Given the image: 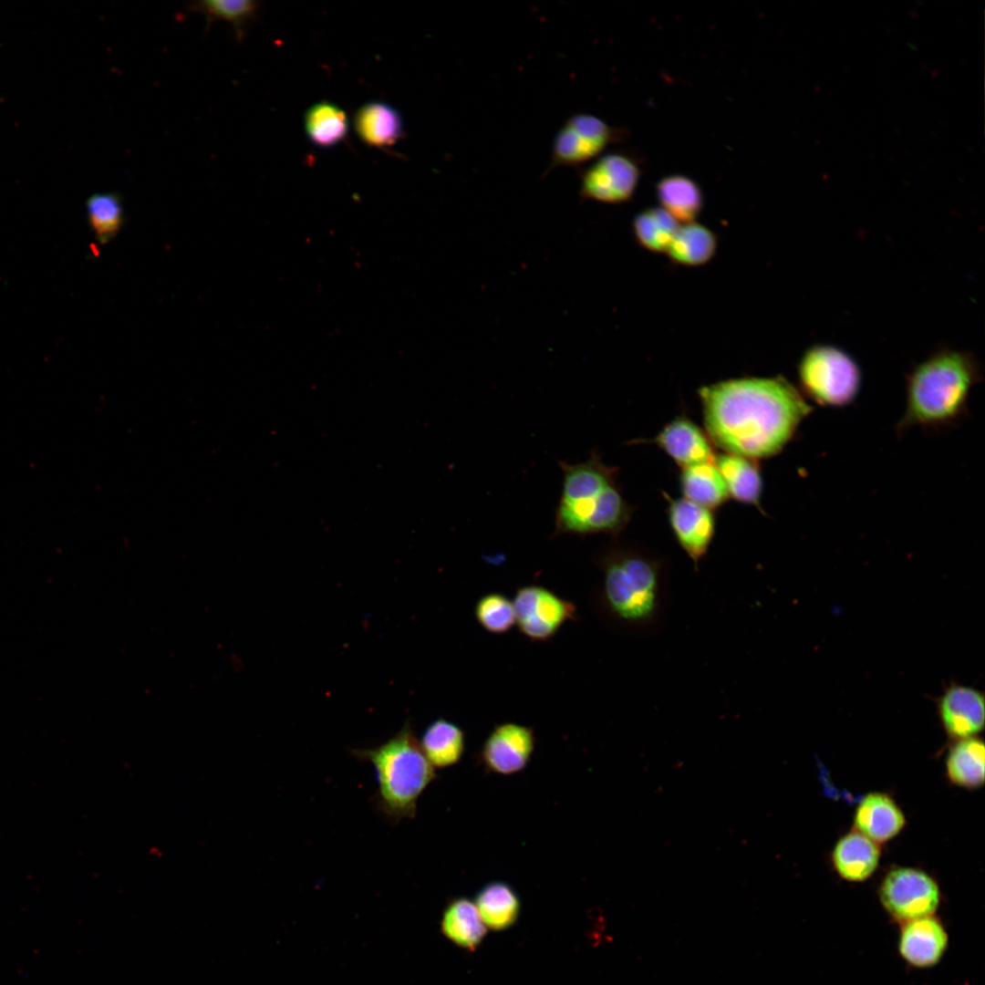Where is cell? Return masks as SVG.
Returning a JSON list of instances; mask_svg holds the SVG:
<instances>
[{
  "mask_svg": "<svg viewBox=\"0 0 985 985\" xmlns=\"http://www.w3.org/2000/svg\"><path fill=\"white\" fill-rule=\"evenodd\" d=\"M698 394L710 441L756 461L781 452L814 409L782 375L721 380Z\"/></svg>",
  "mask_w": 985,
  "mask_h": 985,
  "instance_id": "obj_1",
  "label": "cell"
},
{
  "mask_svg": "<svg viewBox=\"0 0 985 985\" xmlns=\"http://www.w3.org/2000/svg\"><path fill=\"white\" fill-rule=\"evenodd\" d=\"M599 582L592 605L606 625L627 634L649 633L666 602L663 560L638 547L612 542L596 555Z\"/></svg>",
  "mask_w": 985,
  "mask_h": 985,
  "instance_id": "obj_2",
  "label": "cell"
},
{
  "mask_svg": "<svg viewBox=\"0 0 985 985\" xmlns=\"http://www.w3.org/2000/svg\"><path fill=\"white\" fill-rule=\"evenodd\" d=\"M983 378L978 359L969 352L943 349L917 364L907 376L904 413L895 430L939 431L969 416L971 389Z\"/></svg>",
  "mask_w": 985,
  "mask_h": 985,
  "instance_id": "obj_3",
  "label": "cell"
},
{
  "mask_svg": "<svg viewBox=\"0 0 985 985\" xmlns=\"http://www.w3.org/2000/svg\"><path fill=\"white\" fill-rule=\"evenodd\" d=\"M351 752L374 767L379 812L392 822L415 817L418 800L436 773L410 723L382 744Z\"/></svg>",
  "mask_w": 985,
  "mask_h": 985,
  "instance_id": "obj_4",
  "label": "cell"
},
{
  "mask_svg": "<svg viewBox=\"0 0 985 985\" xmlns=\"http://www.w3.org/2000/svg\"><path fill=\"white\" fill-rule=\"evenodd\" d=\"M800 391L808 400L825 408H844L857 398L862 373L845 351L830 345H815L801 358L798 367Z\"/></svg>",
  "mask_w": 985,
  "mask_h": 985,
  "instance_id": "obj_5",
  "label": "cell"
},
{
  "mask_svg": "<svg viewBox=\"0 0 985 985\" xmlns=\"http://www.w3.org/2000/svg\"><path fill=\"white\" fill-rule=\"evenodd\" d=\"M632 508L618 482L602 493L573 502H560L555 514L554 535H617L631 518Z\"/></svg>",
  "mask_w": 985,
  "mask_h": 985,
  "instance_id": "obj_6",
  "label": "cell"
},
{
  "mask_svg": "<svg viewBox=\"0 0 985 985\" xmlns=\"http://www.w3.org/2000/svg\"><path fill=\"white\" fill-rule=\"evenodd\" d=\"M885 911L900 924L934 915L940 905V888L926 871L896 866L883 876L877 889Z\"/></svg>",
  "mask_w": 985,
  "mask_h": 985,
  "instance_id": "obj_7",
  "label": "cell"
},
{
  "mask_svg": "<svg viewBox=\"0 0 985 985\" xmlns=\"http://www.w3.org/2000/svg\"><path fill=\"white\" fill-rule=\"evenodd\" d=\"M621 139L620 130L595 115L584 112L571 115L555 136L547 171L559 167L579 170Z\"/></svg>",
  "mask_w": 985,
  "mask_h": 985,
  "instance_id": "obj_8",
  "label": "cell"
},
{
  "mask_svg": "<svg viewBox=\"0 0 985 985\" xmlns=\"http://www.w3.org/2000/svg\"><path fill=\"white\" fill-rule=\"evenodd\" d=\"M638 161L625 151H612L578 170L579 197L607 204L630 201L636 192L641 169Z\"/></svg>",
  "mask_w": 985,
  "mask_h": 985,
  "instance_id": "obj_9",
  "label": "cell"
},
{
  "mask_svg": "<svg viewBox=\"0 0 985 985\" xmlns=\"http://www.w3.org/2000/svg\"><path fill=\"white\" fill-rule=\"evenodd\" d=\"M513 604L520 632L536 642L553 638L566 622L575 618L576 614L574 604L538 585L518 588Z\"/></svg>",
  "mask_w": 985,
  "mask_h": 985,
  "instance_id": "obj_10",
  "label": "cell"
},
{
  "mask_svg": "<svg viewBox=\"0 0 985 985\" xmlns=\"http://www.w3.org/2000/svg\"><path fill=\"white\" fill-rule=\"evenodd\" d=\"M535 746L532 728L514 722L496 725L482 748V761L491 772L511 775L523 771Z\"/></svg>",
  "mask_w": 985,
  "mask_h": 985,
  "instance_id": "obj_11",
  "label": "cell"
},
{
  "mask_svg": "<svg viewBox=\"0 0 985 985\" xmlns=\"http://www.w3.org/2000/svg\"><path fill=\"white\" fill-rule=\"evenodd\" d=\"M937 710L941 726L952 741L976 737L984 729L985 699L976 688L949 685L938 699Z\"/></svg>",
  "mask_w": 985,
  "mask_h": 985,
  "instance_id": "obj_12",
  "label": "cell"
},
{
  "mask_svg": "<svg viewBox=\"0 0 985 985\" xmlns=\"http://www.w3.org/2000/svg\"><path fill=\"white\" fill-rule=\"evenodd\" d=\"M668 500L671 530L679 546L698 569L715 534L713 511L684 497Z\"/></svg>",
  "mask_w": 985,
  "mask_h": 985,
  "instance_id": "obj_13",
  "label": "cell"
},
{
  "mask_svg": "<svg viewBox=\"0 0 985 985\" xmlns=\"http://www.w3.org/2000/svg\"><path fill=\"white\" fill-rule=\"evenodd\" d=\"M948 932L934 915L901 924L898 952L915 968H929L938 963L947 950Z\"/></svg>",
  "mask_w": 985,
  "mask_h": 985,
  "instance_id": "obj_14",
  "label": "cell"
},
{
  "mask_svg": "<svg viewBox=\"0 0 985 985\" xmlns=\"http://www.w3.org/2000/svg\"><path fill=\"white\" fill-rule=\"evenodd\" d=\"M653 441L681 468L714 463L716 455L707 433L685 416L672 420Z\"/></svg>",
  "mask_w": 985,
  "mask_h": 985,
  "instance_id": "obj_15",
  "label": "cell"
},
{
  "mask_svg": "<svg viewBox=\"0 0 985 985\" xmlns=\"http://www.w3.org/2000/svg\"><path fill=\"white\" fill-rule=\"evenodd\" d=\"M853 821V829L878 845L895 838L907 824L903 810L891 795L883 792L863 796L855 806Z\"/></svg>",
  "mask_w": 985,
  "mask_h": 985,
  "instance_id": "obj_16",
  "label": "cell"
},
{
  "mask_svg": "<svg viewBox=\"0 0 985 985\" xmlns=\"http://www.w3.org/2000/svg\"><path fill=\"white\" fill-rule=\"evenodd\" d=\"M880 858V845L855 829L843 835L831 852L835 872L851 883H861L870 878L876 871Z\"/></svg>",
  "mask_w": 985,
  "mask_h": 985,
  "instance_id": "obj_17",
  "label": "cell"
},
{
  "mask_svg": "<svg viewBox=\"0 0 985 985\" xmlns=\"http://www.w3.org/2000/svg\"><path fill=\"white\" fill-rule=\"evenodd\" d=\"M563 472L561 502H572L594 496L617 482L618 469L606 464L593 451L581 462L559 461Z\"/></svg>",
  "mask_w": 985,
  "mask_h": 985,
  "instance_id": "obj_18",
  "label": "cell"
},
{
  "mask_svg": "<svg viewBox=\"0 0 985 985\" xmlns=\"http://www.w3.org/2000/svg\"><path fill=\"white\" fill-rule=\"evenodd\" d=\"M354 127L361 140L377 148L394 145L403 131L399 113L389 104L379 101L363 105L355 115Z\"/></svg>",
  "mask_w": 985,
  "mask_h": 985,
  "instance_id": "obj_19",
  "label": "cell"
},
{
  "mask_svg": "<svg viewBox=\"0 0 985 985\" xmlns=\"http://www.w3.org/2000/svg\"><path fill=\"white\" fill-rule=\"evenodd\" d=\"M984 742L978 736L953 741L945 761L948 780L959 788H980L984 783Z\"/></svg>",
  "mask_w": 985,
  "mask_h": 985,
  "instance_id": "obj_20",
  "label": "cell"
},
{
  "mask_svg": "<svg viewBox=\"0 0 985 985\" xmlns=\"http://www.w3.org/2000/svg\"><path fill=\"white\" fill-rule=\"evenodd\" d=\"M714 465L726 484L729 496L760 508L762 480L756 460L724 452L716 455Z\"/></svg>",
  "mask_w": 985,
  "mask_h": 985,
  "instance_id": "obj_21",
  "label": "cell"
},
{
  "mask_svg": "<svg viewBox=\"0 0 985 985\" xmlns=\"http://www.w3.org/2000/svg\"><path fill=\"white\" fill-rule=\"evenodd\" d=\"M656 192L661 208L678 223L695 222L703 209L702 191L688 176L673 174L663 177L656 185Z\"/></svg>",
  "mask_w": 985,
  "mask_h": 985,
  "instance_id": "obj_22",
  "label": "cell"
},
{
  "mask_svg": "<svg viewBox=\"0 0 985 985\" xmlns=\"http://www.w3.org/2000/svg\"><path fill=\"white\" fill-rule=\"evenodd\" d=\"M420 748L434 768L456 764L465 750V735L456 723L443 718L431 721L419 741Z\"/></svg>",
  "mask_w": 985,
  "mask_h": 985,
  "instance_id": "obj_23",
  "label": "cell"
},
{
  "mask_svg": "<svg viewBox=\"0 0 985 985\" xmlns=\"http://www.w3.org/2000/svg\"><path fill=\"white\" fill-rule=\"evenodd\" d=\"M716 234L697 222L679 225L666 254L674 264L700 266L710 262L716 254Z\"/></svg>",
  "mask_w": 985,
  "mask_h": 985,
  "instance_id": "obj_24",
  "label": "cell"
},
{
  "mask_svg": "<svg viewBox=\"0 0 985 985\" xmlns=\"http://www.w3.org/2000/svg\"><path fill=\"white\" fill-rule=\"evenodd\" d=\"M474 904L485 927L494 930L513 926L521 908L517 893L503 881L484 885L476 894Z\"/></svg>",
  "mask_w": 985,
  "mask_h": 985,
  "instance_id": "obj_25",
  "label": "cell"
},
{
  "mask_svg": "<svg viewBox=\"0 0 985 985\" xmlns=\"http://www.w3.org/2000/svg\"><path fill=\"white\" fill-rule=\"evenodd\" d=\"M441 927L447 938L467 949H474L486 932L474 902L466 897L454 898L447 905Z\"/></svg>",
  "mask_w": 985,
  "mask_h": 985,
  "instance_id": "obj_26",
  "label": "cell"
},
{
  "mask_svg": "<svg viewBox=\"0 0 985 985\" xmlns=\"http://www.w3.org/2000/svg\"><path fill=\"white\" fill-rule=\"evenodd\" d=\"M679 485L684 498L710 510L721 506L730 497L714 463L682 468Z\"/></svg>",
  "mask_w": 985,
  "mask_h": 985,
  "instance_id": "obj_27",
  "label": "cell"
},
{
  "mask_svg": "<svg viewBox=\"0 0 985 985\" xmlns=\"http://www.w3.org/2000/svg\"><path fill=\"white\" fill-rule=\"evenodd\" d=\"M306 131L308 139L316 146L328 148L345 139L348 121L343 109L330 102H318L306 114Z\"/></svg>",
  "mask_w": 985,
  "mask_h": 985,
  "instance_id": "obj_28",
  "label": "cell"
},
{
  "mask_svg": "<svg viewBox=\"0 0 985 985\" xmlns=\"http://www.w3.org/2000/svg\"><path fill=\"white\" fill-rule=\"evenodd\" d=\"M679 223L661 207H650L633 219L632 229L639 245L652 253H666Z\"/></svg>",
  "mask_w": 985,
  "mask_h": 985,
  "instance_id": "obj_29",
  "label": "cell"
},
{
  "mask_svg": "<svg viewBox=\"0 0 985 985\" xmlns=\"http://www.w3.org/2000/svg\"><path fill=\"white\" fill-rule=\"evenodd\" d=\"M88 222L97 241H111L124 223L122 199L117 192H97L86 202Z\"/></svg>",
  "mask_w": 985,
  "mask_h": 985,
  "instance_id": "obj_30",
  "label": "cell"
},
{
  "mask_svg": "<svg viewBox=\"0 0 985 985\" xmlns=\"http://www.w3.org/2000/svg\"><path fill=\"white\" fill-rule=\"evenodd\" d=\"M257 8V3L252 0H203L189 6L205 16L208 26L216 20L229 22L238 39L244 36V26L254 16Z\"/></svg>",
  "mask_w": 985,
  "mask_h": 985,
  "instance_id": "obj_31",
  "label": "cell"
},
{
  "mask_svg": "<svg viewBox=\"0 0 985 985\" xmlns=\"http://www.w3.org/2000/svg\"><path fill=\"white\" fill-rule=\"evenodd\" d=\"M474 616L480 626L492 634H504L515 625L513 600L501 593H488L475 604Z\"/></svg>",
  "mask_w": 985,
  "mask_h": 985,
  "instance_id": "obj_32",
  "label": "cell"
}]
</instances>
